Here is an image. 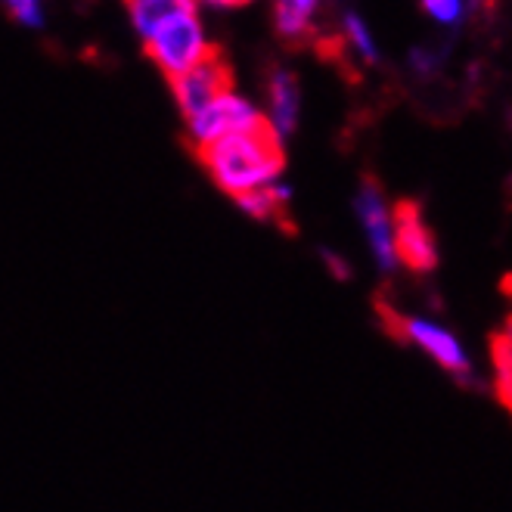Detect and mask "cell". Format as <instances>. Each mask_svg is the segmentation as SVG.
Returning <instances> with one entry per match:
<instances>
[{"label": "cell", "instance_id": "6da1fadb", "mask_svg": "<svg viewBox=\"0 0 512 512\" xmlns=\"http://www.w3.org/2000/svg\"><path fill=\"white\" fill-rule=\"evenodd\" d=\"M190 149L227 196L270 184L286 168L283 134L264 115H255L249 125Z\"/></svg>", "mask_w": 512, "mask_h": 512}, {"label": "cell", "instance_id": "3957f363", "mask_svg": "<svg viewBox=\"0 0 512 512\" xmlns=\"http://www.w3.org/2000/svg\"><path fill=\"white\" fill-rule=\"evenodd\" d=\"M165 81L177 100L180 115L190 122V118L205 112L212 103H218L224 94H233V66L227 63L221 47L208 44L205 56L196 66H190L187 72H180L174 78H165Z\"/></svg>", "mask_w": 512, "mask_h": 512}, {"label": "cell", "instance_id": "4fadbf2b", "mask_svg": "<svg viewBox=\"0 0 512 512\" xmlns=\"http://www.w3.org/2000/svg\"><path fill=\"white\" fill-rule=\"evenodd\" d=\"M4 4L22 25H41V0H4Z\"/></svg>", "mask_w": 512, "mask_h": 512}, {"label": "cell", "instance_id": "9c48e42d", "mask_svg": "<svg viewBox=\"0 0 512 512\" xmlns=\"http://www.w3.org/2000/svg\"><path fill=\"white\" fill-rule=\"evenodd\" d=\"M298 81L292 72L270 66L267 72V103H270V122L280 128V134H292L298 122Z\"/></svg>", "mask_w": 512, "mask_h": 512}, {"label": "cell", "instance_id": "ba28073f", "mask_svg": "<svg viewBox=\"0 0 512 512\" xmlns=\"http://www.w3.org/2000/svg\"><path fill=\"white\" fill-rule=\"evenodd\" d=\"M233 202L243 208V212H249L255 221L280 227L286 236L298 233V227L292 221V212H289V190L274 184V180H270V184H261V187H252L246 193L233 196Z\"/></svg>", "mask_w": 512, "mask_h": 512}, {"label": "cell", "instance_id": "8fae6325", "mask_svg": "<svg viewBox=\"0 0 512 512\" xmlns=\"http://www.w3.org/2000/svg\"><path fill=\"white\" fill-rule=\"evenodd\" d=\"M128 10H131V19L137 25V32L143 38H149L156 32L159 25H165L171 16L184 13V10H193L196 0H125Z\"/></svg>", "mask_w": 512, "mask_h": 512}, {"label": "cell", "instance_id": "8992f818", "mask_svg": "<svg viewBox=\"0 0 512 512\" xmlns=\"http://www.w3.org/2000/svg\"><path fill=\"white\" fill-rule=\"evenodd\" d=\"M357 215H360V224H364V230L370 236V246H373L379 270H382V274H391V270H395V261H398L395 230H391L385 196H382V187H379V180L373 174H364V180H360Z\"/></svg>", "mask_w": 512, "mask_h": 512}, {"label": "cell", "instance_id": "2e32d148", "mask_svg": "<svg viewBox=\"0 0 512 512\" xmlns=\"http://www.w3.org/2000/svg\"><path fill=\"white\" fill-rule=\"evenodd\" d=\"M283 4H289V7H295V10H301V13H314L317 0H283Z\"/></svg>", "mask_w": 512, "mask_h": 512}, {"label": "cell", "instance_id": "30bf717a", "mask_svg": "<svg viewBox=\"0 0 512 512\" xmlns=\"http://www.w3.org/2000/svg\"><path fill=\"white\" fill-rule=\"evenodd\" d=\"M491 360H494V395L512 416V317L500 333L491 336Z\"/></svg>", "mask_w": 512, "mask_h": 512}, {"label": "cell", "instance_id": "52a82bcc", "mask_svg": "<svg viewBox=\"0 0 512 512\" xmlns=\"http://www.w3.org/2000/svg\"><path fill=\"white\" fill-rule=\"evenodd\" d=\"M258 112L246 103L239 100L236 94H224L218 103H212L205 112H199L196 118H190L187 128H190V146H199V143H208L221 134H230L236 128L249 125Z\"/></svg>", "mask_w": 512, "mask_h": 512}, {"label": "cell", "instance_id": "5bb4252c", "mask_svg": "<svg viewBox=\"0 0 512 512\" xmlns=\"http://www.w3.org/2000/svg\"><path fill=\"white\" fill-rule=\"evenodd\" d=\"M423 7H426V13L432 16V19H438V22H444V25H450V22H457L460 19V0H423Z\"/></svg>", "mask_w": 512, "mask_h": 512}, {"label": "cell", "instance_id": "5b68a950", "mask_svg": "<svg viewBox=\"0 0 512 512\" xmlns=\"http://www.w3.org/2000/svg\"><path fill=\"white\" fill-rule=\"evenodd\" d=\"M391 230H395L398 261L410 274H432L438 267V243L423 205L416 199H398L395 208H391Z\"/></svg>", "mask_w": 512, "mask_h": 512}, {"label": "cell", "instance_id": "7c38bea8", "mask_svg": "<svg viewBox=\"0 0 512 512\" xmlns=\"http://www.w3.org/2000/svg\"><path fill=\"white\" fill-rule=\"evenodd\" d=\"M342 28H345L348 44H351V50L357 53L360 63L373 66V63H376V44H373V38H370V32H367V25L360 22L354 13H345V16H342Z\"/></svg>", "mask_w": 512, "mask_h": 512}, {"label": "cell", "instance_id": "7a4b0ae2", "mask_svg": "<svg viewBox=\"0 0 512 512\" xmlns=\"http://www.w3.org/2000/svg\"><path fill=\"white\" fill-rule=\"evenodd\" d=\"M373 311L382 323L385 333L395 339V342H404V345H416L423 354H429L441 370H447L457 382H466L472 385V364L469 357L463 354L460 342L447 333L441 326H432L419 317H407L404 311H398L385 295H376L373 298Z\"/></svg>", "mask_w": 512, "mask_h": 512}, {"label": "cell", "instance_id": "9a60e30c", "mask_svg": "<svg viewBox=\"0 0 512 512\" xmlns=\"http://www.w3.org/2000/svg\"><path fill=\"white\" fill-rule=\"evenodd\" d=\"M320 255H323L326 267H329V270H333V277H339V280H348V277H351V267H348V264H345L342 258H336L333 252H326V249H323Z\"/></svg>", "mask_w": 512, "mask_h": 512}, {"label": "cell", "instance_id": "e0dca14e", "mask_svg": "<svg viewBox=\"0 0 512 512\" xmlns=\"http://www.w3.org/2000/svg\"><path fill=\"white\" fill-rule=\"evenodd\" d=\"M208 4H215V7H246V4H252V0H208Z\"/></svg>", "mask_w": 512, "mask_h": 512}, {"label": "cell", "instance_id": "277c9868", "mask_svg": "<svg viewBox=\"0 0 512 512\" xmlns=\"http://www.w3.org/2000/svg\"><path fill=\"white\" fill-rule=\"evenodd\" d=\"M208 44L202 38V25L193 10H184L171 16L165 25H159L153 35L143 38V53L159 66L165 78H174L180 72H187L205 56Z\"/></svg>", "mask_w": 512, "mask_h": 512}]
</instances>
